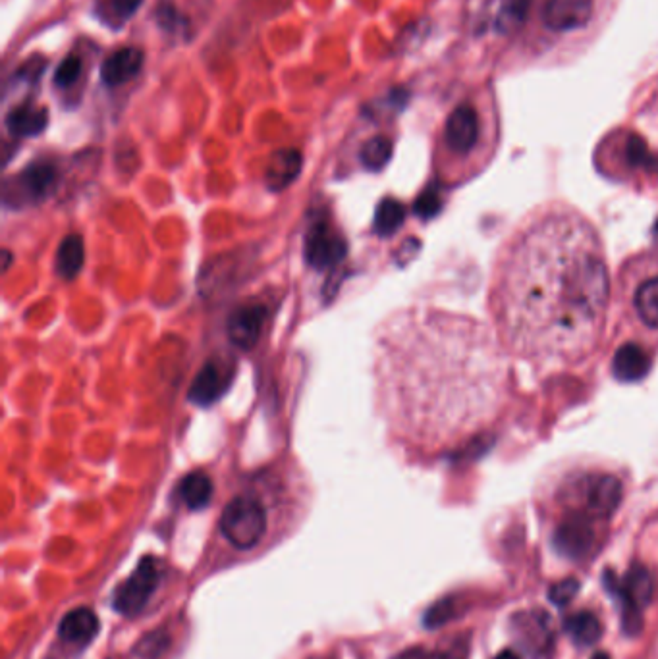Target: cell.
Segmentation results:
<instances>
[{"label": "cell", "instance_id": "12", "mask_svg": "<svg viewBox=\"0 0 658 659\" xmlns=\"http://www.w3.org/2000/svg\"><path fill=\"white\" fill-rule=\"evenodd\" d=\"M230 380H232V370L217 361H209L193 380L188 397L195 405L209 407L228 390Z\"/></svg>", "mask_w": 658, "mask_h": 659}, {"label": "cell", "instance_id": "20", "mask_svg": "<svg viewBox=\"0 0 658 659\" xmlns=\"http://www.w3.org/2000/svg\"><path fill=\"white\" fill-rule=\"evenodd\" d=\"M83 261H85V247L80 236L72 234L60 243L56 253V272L64 280H74L82 270Z\"/></svg>", "mask_w": 658, "mask_h": 659}, {"label": "cell", "instance_id": "22", "mask_svg": "<svg viewBox=\"0 0 658 659\" xmlns=\"http://www.w3.org/2000/svg\"><path fill=\"white\" fill-rule=\"evenodd\" d=\"M392 151H394L392 141L386 139L383 135H379V137H373V139L365 141V145L359 151V159H361V164L367 170L379 172L388 164V160L392 159Z\"/></svg>", "mask_w": 658, "mask_h": 659}, {"label": "cell", "instance_id": "31", "mask_svg": "<svg viewBox=\"0 0 658 659\" xmlns=\"http://www.w3.org/2000/svg\"><path fill=\"white\" fill-rule=\"evenodd\" d=\"M591 659H610V656H608V654H604V652H597L595 656H591Z\"/></svg>", "mask_w": 658, "mask_h": 659}, {"label": "cell", "instance_id": "6", "mask_svg": "<svg viewBox=\"0 0 658 659\" xmlns=\"http://www.w3.org/2000/svg\"><path fill=\"white\" fill-rule=\"evenodd\" d=\"M161 579H163V567L159 559L151 555L143 557L136 571L114 592L112 606L124 617H136L149 604Z\"/></svg>", "mask_w": 658, "mask_h": 659}, {"label": "cell", "instance_id": "18", "mask_svg": "<svg viewBox=\"0 0 658 659\" xmlns=\"http://www.w3.org/2000/svg\"><path fill=\"white\" fill-rule=\"evenodd\" d=\"M49 112L45 108L33 105H20L10 110L6 116V128L14 137H31L39 135L47 128Z\"/></svg>", "mask_w": 658, "mask_h": 659}, {"label": "cell", "instance_id": "19", "mask_svg": "<svg viewBox=\"0 0 658 659\" xmlns=\"http://www.w3.org/2000/svg\"><path fill=\"white\" fill-rule=\"evenodd\" d=\"M564 629L579 646H593L603 636V625L599 617L591 611H579L570 615L564 623Z\"/></svg>", "mask_w": 658, "mask_h": 659}, {"label": "cell", "instance_id": "10", "mask_svg": "<svg viewBox=\"0 0 658 659\" xmlns=\"http://www.w3.org/2000/svg\"><path fill=\"white\" fill-rule=\"evenodd\" d=\"M595 14V0H545L541 22L550 33L583 29Z\"/></svg>", "mask_w": 658, "mask_h": 659}, {"label": "cell", "instance_id": "30", "mask_svg": "<svg viewBox=\"0 0 658 659\" xmlns=\"http://www.w3.org/2000/svg\"><path fill=\"white\" fill-rule=\"evenodd\" d=\"M494 659H521L514 650H502Z\"/></svg>", "mask_w": 658, "mask_h": 659}, {"label": "cell", "instance_id": "1", "mask_svg": "<svg viewBox=\"0 0 658 659\" xmlns=\"http://www.w3.org/2000/svg\"><path fill=\"white\" fill-rule=\"evenodd\" d=\"M610 305L604 245L566 205L531 212L504 241L489 307L506 353L537 370L576 367L601 342Z\"/></svg>", "mask_w": 658, "mask_h": 659}, {"label": "cell", "instance_id": "3", "mask_svg": "<svg viewBox=\"0 0 658 659\" xmlns=\"http://www.w3.org/2000/svg\"><path fill=\"white\" fill-rule=\"evenodd\" d=\"M560 498L570 507L587 513L595 521L610 519L624 498V486L618 476L604 471H587L570 476Z\"/></svg>", "mask_w": 658, "mask_h": 659}, {"label": "cell", "instance_id": "7", "mask_svg": "<svg viewBox=\"0 0 658 659\" xmlns=\"http://www.w3.org/2000/svg\"><path fill=\"white\" fill-rule=\"evenodd\" d=\"M444 147L458 159H467L483 145L485 122L479 110L469 103L456 106L444 124Z\"/></svg>", "mask_w": 658, "mask_h": 659}, {"label": "cell", "instance_id": "2", "mask_svg": "<svg viewBox=\"0 0 658 659\" xmlns=\"http://www.w3.org/2000/svg\"><path fill=\"white\" fill-rule=\"evenodd\" d=\"M510 370L504 347L475 318L408 309L388 318L375 342L377 405L410 448H460L502 415Z\"/></svg>", "mask_w": 658, "mask_h": 659}, {"label": "cell", "instance_id": "17", "mask_svg": "<svg viewBox=\"0 0 658 659\" xmlns=\"http://www.w3.org/2000/svg\"><path fill=\"white\" fill-rule=\"evenodd\" d=\"M55 182L56 170L53 164L47 162L31 164L18 178V187H20L18 195H22L26 201H39L47 197Z\"/></svg>", "mask_w": 658, "mask_h": 659}, {"label": "cell", "instance_id": "14", "mask_svg": "<svg viewBox=\"0 0 658 659\" xmlns=\"http://www.w3.org/2000/svg\"><path fill=\"white\" fill-rule=\"evenodd\" d=\"M302 155L296 149H280L273 153L265 168V184L271 191H282L302 172Z\"/></svg>", "mask_w": 658, "mask_h": 659}, {"label": "cell", "instance_id": "29", "mask_svg": "<svg viewBox=\"0 0 658 659\" xmlns=\"http://www.w3.org/2000/svg\"><path fill=\"white\" fill-rule=\"evenodd\" d=\"M437 209H439V201L433 195H423L419 199V203L415 205V211L419 212L421 216H431L433 212H437Z\"/></svg>", "mask_w": 658, "mask_h": 659}, {"label": "cell", "instance_id": "27", "mask_svg": "<svg viewBox=\"0 0 658 659\" xmlns=\"http://www.w3.org/2000/svg\"><path fill=\"white\" fill-rule=\"evenodd\" d=\"M454 615H456L454 600H440L425 613V625L429 629H437V627L446 625Z\"/></svg>", "mask_w": 658, "mask_h": 659}, {"label": "cell", "instance_id": "15", "mask_svg": "<svg viewBox=\"0 0 658 659\" xmlns=\"http://www.w3.org/2000/svg\"><path fill=\"white\" fill-rule=\"evenodd\" d=\"M143 66V53L136 47H126L109 58L101 66V80L110 87L122 85L126 81L134 80Z\"/></svg>", "mask_w": 658, "mask_h": 659}, {"label": "cell", "instance_id": "28", "mask_svg": "<svg viewBox=\"0 0 658 659\" xmlns=\"http://www.w3.org/2000/svg\"><path fill=\"white\" fill-rule=\"evenodd\" d=\"M157 20L166 31H184V27H188V22L180 16V12L172 4H163L159 8Z\"/></svg>", "mask_w": 658, "mask_h": 659}, {"label": "cell", "instance_id": "16", "mask_svg": "<svg viewBox=\"0 0 658 659\" xmlns=\"http://www.w3.org/2000/svg\"><path fill=\"white\" fill-rule=\"evenodd\" d=\"M651 370L649 353L635 343L622 345L612 359V374L622 382H637Z\"/></svg>", "mask_w": 658, "mask_h": 659}, {"label": "cell", "instance_id": "23", "mask_svg": "<svg viewBox=\"0 0 658 659\" xmlns=\"http://www.w3.org/2000/svg\"><path fill=\"white\" fill-rule=\"evenodd\" d=\"M406 216V209L396 199H383L375 211V232L381 236L394 234Z\"/></svg>", "mask_w": 658, "mask_h": 659}, {"label": "cell", "instance_id": "33", "mask_svg": "<svg viewBox=\"0 0 658 659\" xmlns=\"http://www.w3.org/2000/svg\"><path fill=\"white\" fill-rule=\"evenodd\" d=\"M655 239H657V245H658V220H657V224H655Z\"/></svg>", "mask_w": 658, "mask_h": 659}, {"label": "cell", "instance_id": "5", "mask_svg": "<svg viewBox=\"0 0 658 659\" xmlns=\"http://www.w3.org/2000/svg\"><path fill=\"white\" fill-rule=\"evenodd\" d=\"M267 530L265 507L253 498L230 501L220 515V532L236 550L255 548Z\"/></svg>", "mask_w": 658, "mask_h": 659}, {"label": "cell", "instance_id": "9", "mask_svg": "<svg viewBox=\"0 0 658 659\" xmlns=\"http://www.w3.org/2000/svg\"><path fill=\"white\" fill-rule=\"evenodd\" d=\"M303 253L307 263L317 270H323V268H332L346 259L348 243L330 226L329 222H315L305 236Z\"/></svg>", "mask_w": 658, "mask_h": 659}, {"label": "cell", "instance_id": "13", "mask_svg": "<svg viewBox=\"0 0 658 659\" xmlns=\"http://www.w3.org/2000/svg\"><path fill=\"white\" fill-rule=\"evenodd\" d=\"M99 617L87 609V607H78L72 609L58 625V634L64 642L76 644V646H87L97 633H99Z\"/></svg>", "mask_w": 658, "mask_h": 659}, {"label": "cell", "instance_id": "21", "mask_svg": "<svg viewBox=\"0 0 658 659\" xmlns=\"http://www.w3.org/2000/svg\"><path fill=\"white\" fill-rule=\"evenodd\" d=\"M180 496L193 511L203 509L213 498V482L205 473H190L180 484Z\"/></svg>", "mask_w": 658, "mask_h": 659}, {"label": "cell", "instance_id": "26", "mask_svg": "<svg viewBox=\"0 0 658 659\" xmlns=\"http://www.w3.org/2000/svg\"><path fill=\"white\" fill-rule=\"evenodd\" d=\"M581 590V582L577 579H564L552 584L549 590L550 602L554 606H566L570 604Z\"/></svg>", "mask_w": 658, "mask_h": 659}, {"label": "cell", "instance_id": "32", "mask_svg": "<svg viewBox=\"0 0 658 659\" xmlns=\"http://www.w3.org/2000/svg\"><path fill=\"white\" fill-rule=\"evenodd\" d=\"M435 659H456L452 658V656H446V654H440V656H437Z\"/></svg>", "mask_w": 658, "mask_h": 659}, {"label": "cell", "instance_id": "25", "mask_svg": "<svg viewBox=\"0 0 658 659\" xmlns=\"http://www.w3.org/2000/svg\"><path fill=\"white\" fill-rule=\"evenodd\" d=\"M83 62L78 54H68L56 68L55 85L60 89L72 87L82 76Z\"/></svg>", "mask_w": 658, "mask_h": 659}, {"label": "cell", "instance_id": "8", "mask_svg": "<svg viewBox=\"0 0 658 659\" xmlns=\"http://www.w3.org/2000/svg\"><path fill=\"white\" fill-rule=\"evenodd\" d=\"M595 519L583 511L568 509L562 523L554 530L552 546L568 559H581L595 546Z\"/></svg>", "mask_w": 658, "mask_h": 659}, {"label": "cell", "instance_id": "4", "mask_svg": "<svg viewBox=\"0 0 658 659\" xmlns=\"http://www.w3.org/2000/svg\"><path fill=\"white\" fill-rule=\"evenodd\" d=\"M626 311L631 322L658 340V257H643L628 268Z\"/></svg>", "mask_w": 658, "mask_h": 659}, {"label": "cell", "instance_id": "11", "mask_svg": "<svg viewBox=\"0 0 658 659\" xmlns=\"http://www.w3.org/2000/svg\"><path fill=\"white\" fill-rule=\"evenodd\" d=\"M267 309L263 305H242L238 307L226 324L228 338L240 349H251L261 338Z\"/></svg>", "mask_w": 658, "mask_h": 659}, {"label": "cell", "instance_id": "24", "mask_svg": "<svg viewBox=\"0 0 658 659\" xmlns=\"http://www.w3.org/2000/svg\"><path fill=\"white\" fill-rule=\"evenodd\" d=\"M143 0H99L97 2V14L103 18L109 26H120L128 22L136 12Z\"/></svg>", "mask_w": 658, "mask_h": 659}]
</instances>
